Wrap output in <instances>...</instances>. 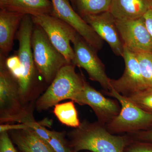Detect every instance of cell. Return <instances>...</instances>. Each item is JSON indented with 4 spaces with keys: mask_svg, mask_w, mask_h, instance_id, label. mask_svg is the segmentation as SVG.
I'll return each instance as SVG.
<instances>
[{
    "mask_svg": "<svg viewBox=\"0 0 152 152\" xmlns=\"http://www.w3.org/2000/svg\"><path fill=\"white\" fill-rule=\"evenodd\" d=\"M48 142L55 152L72 151L64 132L52 131L50 139Z\"/></svg>",
    "mask_w": 152,
    "mask_h": 152,
    "instance_id": "cell-22",
    "label": "cell"
},
{
    "mask_svg": "<svg viewBox=\"0 0 152 152\" xmlns=\"http://www.w3.org/2000/svg\"><path fill=\"white\" fill-rule=\"evenodd\" d=\"M53 113L63 125L75 129L80 125L74 101L57 104L54 106Z\"/></svg>",
    "mask_w": 152,
    "mask_h": 152,
    "instance_id": "cell-18",
    "label": "cell"
},
{
    "mask_svg": "<svg viewBox=\"0 0 152 152\" xmlns=\"http://www.w3.org/2000/svg\"><path fill=\"white\" fill-rule=\"evenodd\" d=\"M34 23L31 16L26 15L16 35L18 41L17 56L21 65V75L18 81L20 97L23 104L31 99L37 80L36 68L31 46V37Z\"/></svg>",
    "mask_w": 152,
    "mask_h": 152,
    "instance_id": "cell-3",
    "label": "cell"
},
{
    "mask_svg": "<svg viewBox=\"0 0 152 152\" xmlns=\"http://www.w3.org/2000/svg\"><path fill=\"white\" fill-rule=\"evenodd\" d=\"M107 94L115 98L121 106L118 115L105 126L110 132L133 134L152 126V113L141 108L112 88Z\"/></svg>",
    "mask_w": 152,
    "mask_h": 152,
    "instance_id": "cell-6",
    "label": "cell"
},
{
    "mask_svg": "<svg viewBox=\"0 0 152 152\" xmlns=\"http://www.w3.org/2000/svg\"><path fill=\"white\" fill-rule=\"evenodd\" d=\"M53 5L51 15L67 23L75 30L89 45L97 51L103 46V40L81 16L76 12L68 0H50Z\"/></svg>",
    "mask_w": 152,
    "mask_h": 152,
    "instance_id": "cell-9",
    "label": "cell"
},
{
    "mask_svg": "<svg viewBox=\"0 0 152 152\" xmlns=\"http://www.w3.org/2000/svg\"><path fill=\"white\" fill-rule=\"evenodd\" d=\"M26 15L0 11V54L7 56L12 50L14 40L21 23Z\"/></svg>",
    "mask_w": 152,
    "mask_h": 152,
    "instance_id": "cell-14",
    "label": "cell"
},
{
    "mask_svg": "<svg viewBox=\"0 0 152 152\" xmlns=\"http://www.w3.org/2000/svg\"><path fill=\"white\" fill-rule=\"evenodd\" d=\"M35 25L40 27L51 42L72 64L75 58L73 48L71 45L77 33L67 23L50 14L31 16Z\"/></svg>",
    "mask_w": 152,
    "mask_h": 152,
    "instance_id": "cell-7",
    "label": "cell"
},
{
    "mask_svg": "<svg viewBox=\"0 0 152 152\" xmlns=\"http://www.w3.org/2000/svg\"><path fill=\"white\" fill-rule=\"evenodd\" d=\"M123 58L125 64V70L118 80L110 79L111 88L125 97L129 96L147 88L135 53L124 47Z\"/></svg>",
    "mask_w": 152,
    "mask_h": 152,
    "instance_id": "cell-12",
    "label": "cell"
},
{
    "mask_svg": "<svg viewBox=\"0 0 152 152\" xmlns=\"http://www.w3.org/2000/svg\"><path fill=\"white\" fill-rule=\"evenodd\" d=\"M5 63L9 71L18 82L21 75V65L18 57L16 55L6 58Z\"/></svg>",
    "mask_w": 152,
    "mask_h": 152,
    "instance_id": "cell-23",
    "label": "cell"
},
{
    "mask_svg": "<svg viewBox=\"0 0 152 152\" xmlns=\"http://www.w3.org/2000/svg\"><path fill=\"white\" fill-rule=\"evenodd\" d=\"M151 7L152 8V2H151Z\"/></svg>",
    "mask_w": 152,
    "mask_h": 152,
    "instance_id": "cell-31",
    "label": "cell"
},
{
    "mask_svg": "<svg viewBox=\"0 0 152 152\" xmlns=\"http://www.w3.org/2000/svg\"><path fill=\"white\" fill-rule=\"evenodd\" d=\"M146 26L152 37V8H151L143 16Z\"/></svg>",
    "mask_w": 152,
    "mask_h": 152,
    "instance_id": "cell-29",
    "label": "cell"
},
{
    "mask_svg": "<svg viewBox=\"0 0 152 152\" xmlns=\"http://www.w3.org/2000/svg\"><path fill=\"white\" fill-rule=\"evenodd\" d=\"M124 46L134 53H152V37L147 29L143 17L134 20H116Z\"/></svg>",
    "mask_w": 152,
    "mask_h": 152,
    "instance_id": "cell-10",
    "label": "cell"
},
{
    "mask_svg": "<svg viewBox=\"0 0 152 152\" xmlns=\"http://www.w3.org/2000/svg\"><path fill=\"white\" fill-rule=\"evenodd\" d=\"M22 152H30V151H28V150H26V151H23Z\"/></svg>",
    "mask_w": 152,
    "mask_h": 152,
    "instance_id": "cell-30",
    "label": "cell"
},
{
    "mask_svg": "<svg viewBox=\"0 0 152 152\" xmlns=\"http://www.w3.org/2000/svg\"><path fill=\"white\" fill-rule=\"evenodd\" d=\"M75 102L81 105L91 107L99 122L106 126L118 115L121 108L119 102L104 96L85 80L83 88Z\"/></svg>",
    "mask_w": 152,
    "mask_h": 152,
    "instance_id": "cell-11",
    "label": "cell"
},
{
    "mask_svg": "<svg viewBox=\"0 0 152 152\" xmlns=\"http://www.w3.org/2000/svg\"><path fill=\"white\" fill-rule=\"evenodd\" d=\"M112 0H74L83 18L88 15H96L108 12Z\"/></svg>",
    "mask_w": 152,
    "mask_h": 152,
    "instance_id": "cell-19",
    "label": "cell"
},
{
    "mask_svg": "<svg viewBox=\"0 0 152 152\" xmlns=\"http://www.w3.org/2000/svg\"><path fill=\"white\" fill-rule=\"evenodd\" d=\"M30 129L29 127L25 124H20L18 125H4L2 124L0 126V133L9 131L26 129Z\"/></svg>",
    "mask_w": 152,
    "mask_h": 152,
    "instance_id": "cell-28",
    "label": "cell"
},
{
    "mask_svg": "<svg viewBox=\"0 0 152 152\" xmlns=\"http://www.w3.org/2000/svg\"><path fill=\"white\" fill-rule=\"evenodd\" d=\"M25 124L28 125L30 129L34 131L41 138L47 142L50 140L52 131L47 129L39 123L37 122L35 120Z\"/></svg>",
    "mask_w": 152,
    "mask_h": 152,
    "instance_id": "cell-25",
    "label": "cell"
},
{
    "mask_svg": "<svg viewBox=\"0 0 152 152\" xmlns=\"http://www.w3.org/2000/svg\"><path fill=\"white\" fill-rule=\"evenodd\" d=\"M124 152H152V143L134 139L126 147Z\"/></svg>",
    "mask_w": 152,
    "mask_h": 152,
    "instance_id": "cell-24",
    "label": "cell"
},
{
    "mask_svg": "<svg viewBox=\"0 0 152 152\" xmlns=\"http://www.w3.org/2000/svg\"><path fill=\"white\" fill-rule=\"evenodd\" d=\"M126 97L141 108L152 113V89L147 88Z\"/></svg>",
    "mask_w": 152,
    "mask_h": 152,
    "instance_id": "cell-21",
    "label": "cell"
},
{
    "mask_svg": "<svg viewBox=\"0 0 152 152\" xmlns=\"http://www.w3.org/2000/svg\"><path fill=\"white\" fill-rule=\"evenodd\" d=\"M71 152H74L71 151Z\"/></svg>",
    "mask_w": 152,
    "mask_h": 152,
    "instance_id": "cell-33",
    "label": "cell"
},
{
    "mask_svg": "<svg viewBox=\"0 0 152 152\" xmlns=\"http://www.w3.org/2000/svg\"><path fill=\"white\" fill-rule=\"evenodd\" d=\"M6 59L0 54V122L26 124L34 121L31 112L22 104L18 81L7 68Z\"/></svg>",
    "mask_w": 152,
    "mask_h": 152,
    "instance_id": "cell-2",
    "label": "cell"
},
{
    "mask_svg": "<svg viewBox=\"0 0 152 152\" xmlns=\"http://www.w3.org/2000/svg\"><path fill=\"white\" fill-rule=\"evenodd\" d=\"M71 1H74V0H71Z\"/></svg>",
    "mask_w": 152,
    "mask_h": 152,
    "instance_id": "cell-32",
    "label": "cell"
},
{
    "mask_svg": "<svg viewBox=\"0 0 152 152\" xmlns=\"http://www.w3.org/2000/svg\"><path fill=\"white\" fill-rule=\"evenodd\" d=\"M135 54L147 88L152 89V53L144 52Z\"/></svg>",
    "mask_w": 152,
    "mask_h": 152,
    "instance_id": "cell-20",
    "label": "cell"
},
{
    "mask_svg": "<svg viewBox=\"0 0 152 152\" xmlns=\"http://www.w3.org/2000/svg\"><path fill=\"white\" fill-rule=\"evenodd\" d=\"M134 140L152 143V127L145 130L129 134Z\"/></svg>",
    "mask_w": 152,
    "mask_h": 152,
    "instance_id": "cell-27",
    "label": "cell"
},
{
    "mask_svg": "<svg viewBox=\"0 0 152 152\" xmlns=\"http://www.w3.org/2000/svg\"><path fill=\"white\" fill-rule=\"evenodd\" d=\"M1 10L31 16L51 15L53 5L50 0H0Z\"/></svg>",
    "mask_w": 152,
    "mask_h": 152,
    "instance_id": "cell-16",
    "label": "cell"
},
{
    "mask_svg": "<svg viewBox=\"0 0 152 152\" xmlns=\"http://www.w3.org/2000/svg\"><path fill=\"white\" fill-rule=\"evenodd\" d=\"M31 46L38 72L47 83L50 84L60 70L69 63L53 45L44 30L35 24L32 35Z\"/></svg>",
    "mask_w": 152,
    "mask_h": 152,
    "instance_id": "cell-5",
    "label": "cell"
},
{
    "mask_svg": "<svg viewBox=\"0 0 152 152\" xmlns=\"http://www.w3.org/2000/svg\"><path fill=\"white\" fill-rule=\"evenodd\" d=\"M88 24L118 56L123 57L124 46L117 28L116 20L109 11L83 17Z\"/></svg>",
    "mask_w": 152,
    "mask_h": 152,
    "instance_id": "cell-13",
    "label": "cell"
},
{
    "mask_svg": "<svg viewBox=\"0 0 152 152\" xmlns=\"http://www.w3.org/2000/svg\"><path fill=\"white\" fill-rule=\"evenodd\" d=\"M69 143L72 151H88L91 152H124L134 139L130 135H114L105 126L85 120L78 127L69 132Z\"/></svg>",
    "mask_w": 152,
    "mask_h": 152,
    "instance_id": "cell-1",
    "label": "cell"
},
{
    "mask_svg": "<svg viewBox=\"0 0 152 152\" xmlns=\"http://www.w3.org/2000/svg\"><path fill=\"white\" fill-rule=\"evenodd\" d=\"M75 58L72 64L86 71L90 80L99 83L106 91L111 89L110 79L106 73L104 65L97 54V51L90 46L78 34L72 42Z\"/></svg>",
    "mask_w": 152,
    "mask_h": 152,
    "instance_id": "cell-8",
    "label": "cell"
},
{
    "mask_svg": "<svg viewBox=\"0 0 152 152\" xmlns=\"http://www.w3.org/2000/svg\"><path fill=\"white\" fill-rule=\"evenodd\" d=\"M0 152H17L7 132L0 133Z\"/></svg>",
    "mask_w": 152,
    "mask_h": 152,
    "instance_id": "cell-26",
    "label": "cell"
},
{
    "mask_svg": "<svg viewBox=\"0 0 152 152\" xmlns=\"http://www.w3.org/2000/svg\"><path fill=\"white\" fill-rule=\"evenodd\" d=\"M152 0H112L109 12L116 20H127L143 17Z\"/></svg>",
    "mask_w": 152,
    "mask_h": 152,
    "instance_id": "cell-15",
    "label": "cell"
},
{
    "mask_svg": "<svg viewBox=\"0 0 152 152\" xmlns=\"http://www.w3.org/2000/svg\"><path fill=\"white\" fill-rule=\"evenodd\" d=\"M20 152H24L20 151Z\"/></svg>",
    "mask_w": 152,
    "mask_h": 152,
    "instance_id": "cell-34",
    "label": "cell"
},
{
    "mask_svg": "<svg viewBox=\"0 0 152 152\" xmlns=\"http://www.w3.org/2000/svg\"><path fill=\"white\" fill-rule=\"evenodd\" d=\"M75 66L72 64L63 66L50 84L46 91L36 102L39 111L54 107L61 101L70 99L75 102L83 88L85 79L77 73Z\"/></svg>",
    "mask_w": 152,
    "mask_h": 152,
    "instance_id": "cell-4",
    "label": "cell"
},
{
    "mask_svg": "<svg viewBox=\"0 0 152 152\" xmlns=\"http://www.w3.org/2000/svg\"><path fill=\"white\" fill-rule=\"evenodd\" d=\"M12 139L20 151L55 152L48 142L39 137L31 129L10 131Z\"/></svg>",
    "mask_w": 152,
    "mask_h": 152,
    "instance_id": "cell-17",
    "label": "cell"
}]
</instances>
